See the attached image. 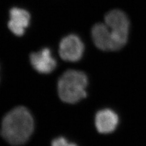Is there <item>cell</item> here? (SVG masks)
Segmentation results:
<instances>
[{"label": "cell", "instance_id": "obj_2", "mask_svg": "<svg viewBox=\"0 0 146 146\" xmlns=\"http://www.w3.org/2000/svg\"><path fill=\"white\" fill-rule=\"evenodd\" d=\"M88 77L84 72L69 70L65 71L58 81V93L62 101L75 104L87 96L86 88Z\"/></svg>", "mask_w": 146, "mask_h": 146}, {"label": "cell", "instance_id": "obj_8", "mask_svg": "<svg viewBox=\"0 0 146 146\" xmlns=\"http://www.w3.org/2000/svg\"><path fill=\"white\" fill-rule=\"evenodd\" d=\"M30 19V14L27 11L21 8L13 7L10 11V20L8 23V27L13 34L21 36L28 27Z\"/></svg>", "mask_w": 146, "mask_h": 146}, {"label": "cell", "instance_id": "obj_7", "mask_svg": "<svg viewBox=\"0 0 146 146\" xmlns=\"http://www.w3.org/2000/svg\"><path fill=\"white\" fill-rule=\"evenodd\" d=\"M119 123L117 114L112 110L106 108L99 111L95 116V125L100 133L108 134L114 131Z\"/></svg>", "mask_w": 146, "mask_h": 146}, {"label": "cell", "instance_id": "obj_9", "mask_svg": "<svg viewBox=\"0 0 146 146\" xmlns=\"http://www.w3.org/2000/svg\"><path fill=\"white\" fill-rule=\"evenodd\" d=\"M51 146H77L74 143H70L63 137H59L52 141Z\"/></svg>", "mask_w": 146, "mask_h": 146}, {"label": "cell", "instance_id": "obj_3", "mask_svg": "<svg viewBox=\"0 0 146 146\" xmlns=\"http://www.w3.org/2000/svg\"><path fill=\"white\" fill-rule=\"evenodd\" d=\"M105 23L111 32L115 51L124 47L127 42L130 26L125 13L120 10L110 11L105 17Z\"/></svg>", "mask_w": 146, "mask_h": 146}, {"label": "cell", "instance_id": "obj_6", "mask_svg": "<svg viewBox=\"0 0 146 146\" xmlns=\"http://www.w3.org/2000/svg\"><path fill=\"white\" fill-rule=\"evenodd\" d=\"M91 35L94 44L102 51H115L111 32L106 23L96 24L92 28Z\"/></svg>", "mask_w": 146, "mask_h": 146}, {"label": "cell", "instance_id": "obj_4", "mask_svg": "<svg viewBox=\"0 0 146 146\" xmlns=\"http://www.w3.org/2000/svg\"><path fill=\"white\" fill-rule=\"evenodd\" d=\"M84 44L78 36L70 34L64 37L59 44V54L63 60L75 62L83 56Z\"/></svg>", "mask_w": 146, "mask_h": 146}, {"label": "cell", "instance_id": "obj_1", "mask_svg": "<svg viewBox=\"0 0 146 146\" xmlns=\"http://www.w3.org/2000/svg\"><path fill=\"white\" fill-rule=\"evenodd\" d=\"M34 129V119L29 110L25 107H18L4 117L1 134L9 144L20 145L27 142Z\"/></svg>", "mask_w": 146, "mask_h": 146}, {"label": "cell", "instance_id": "obj_5", "mask_svg": "<svg viewBox=\"0 0 146 146\" xmlns=\"http://www.w3.org/2000/svg\"><path fill=\"white\" fill-rule=\"evenodd\" d=\"M30 62L34 69L42 74H49L57 66V62L52 56L51 50L45 48L40 51L32 53Z\"/></svg>", "mask_w": 146, "mask_h": 146}]
</instances>
